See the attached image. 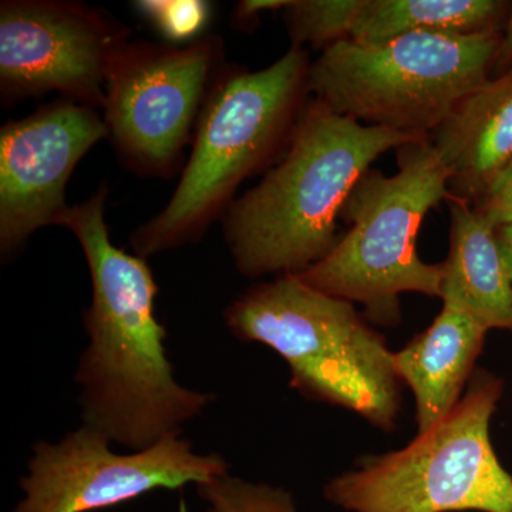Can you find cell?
Listing matches in <instances>:
<instances>
[{"instance_id": "5", "label": "cell", "mask_w": 512, "mask_h": 512, "mask_svg": "<svg viewBox=\"0 0 512 512\" xmlns=\"http://www.w3.org/2000/svg\"><path fill=\"white\" fill-rule=\"evenodd\" d=\"M399 170H369L350 192L342 218L350 229L322 261L298 274L305 284L360 303L366 319L393 328L400 295L440 298L443 266L421 261L417 237L431 208L450 200V178L430 138L397 148Z\"/></svg>"}, {"instance_id": "22", "label": "cell", "mask_w": 512, "mask_h": 512, "mask_svg": "<svg viewBox=\"0 0 512 512\" xmlns=\"http://www.w3.org/2000/svg\"><path fill=\"white\" fill-rule=\"evenodd\" d=\"M498 242L503 251L504 261L507 264L512 281V224L497 229Z\"/></svg>"}, {"instance_id": "17", "label": "cell", "mask_w": 512, "mask_h": 512, "mask_svg": "<svg viewBox=\"0 0 512 512\" xmlns=\"http://www.w3.org/2000/svg\"><path fill=\"white\" fill-rule=\"evenodd\" d=\"M197 493L210 512H299L285 488L221 476L197 485Z\"/></svg>"}, {"instance_id": "16", "label": "cell", "mask_w": 512, "mask_h": 512, "mask_svg": "<svg viewBox=\"0 0 512 512\" xmlns=\"http://www.w3.org/2000/svg\"><path fill=\"white\" fill-rule=\"evenodd\" d=\"M365 0H292L285 19L293 47H326L349 39Z\"/></svg>"}, {"instance_id": "12", "label": "cell", "mask_w": 512, "mask_h": 512, "mask_svg": "<svg viewBox=\"0 0 512 512\" xmlns=\"http://www.w3.org/2000/svg\"><path fill=\"white\" fill-rule=\"evenodd\" d=\"M487 332L467 312L443 303L429 328L393 353L397 376L413 392L417 434L436 426L460 402Z\"/></svg>"}, {"instance_id": "2", "label": "cell", "mask_w": 512, "mask_h": 512, "mask_svg": "<svg viewBox=\"0 0 512 512\" xmlns=\"http://www.w3.org/2000/svg\"><path fill=\"white\" fill-rule=\"evenodd\" d=\"M424 140L306 104L288 147L261 183L232 202L224 232L234 264L249 278L298 275L336 242V221L376 158Z\"/></svg>"}, {"instance_id": "13", "label": "cell", "mask_w": 512, "mask_h": 512, "mask_svg": "<svg viewBox=\"0 0 512 512\" xmlns=\"http://www.w3.org/2000/svg\"><path fill=\"white\" fill-rule=\"evenodd\" d=\"M450 171V191L480 200L512 158V67L461 101L430 137Z\"/></svg>"}, {"instance_id": "8", "label": "cell", "mask_w": 512, "mask_h": 512, "mask_svg": "<svg viewBox=\"0 0 512 512\" xmlns=\"http://www.w3.org/2000/svg\"><path fill=\"white\" fill-rule=\"evenodd\" d=\"M224 70L220 36L185 46L130 40L111 66L103 107L121 161L138 174L171 177Z\"/></svg>"}, {"instance_id": "20", "label": "cell", "mask_w": 512, "mask_h": 512, "mask_svg": "<svg viewBox=\"0 0 512 512\" xmlns=\"http://www.w3.org/2000/svg\"><path fill=\"white\" fill-rule=\"evenodd\" d=\"M288 5L289 0H244L235 8L232 19H234L235 25L245 29L248 23L261 13L285 9Z\"/></svg>"}, {"instance_id": "11", "label": "cell", "mask_w": 512, "mask_h": 512, "mask_svg": "<svg viewBox=\"0 0 512 512\" xmlns=\"http://www.w3.org/2000/svg\"><path fill=\"white\" fill-rule=\"evenodd\" d=\"M109 136L96 109L56 100L0 130V249L16 254L37 229L59 225L67 181Z\"/></svg>"}, {"instance_id": "15", "label": "cell", "mask_w": 512, "mask_h": 512, "mask_svg": "<svg viewBox=\"0 0 512 512\" xmlns=\"http://www.w3.org/2000/svg\"><path fill=\"white\" fill-rule=\"evenodd\" d=\"M495 0H365L350 33L356 43H380L407 33L473 35L495 29Z\"/></svg>"}, {"instance_id": "9", "label": "cell", "mask_w": 512, "mask_h": 512, "mask_svg": "<svg viewBox=\"0 0 512 512\" xmlns=\"http://www.w3.org/2000/svg\"><path fill=\"white\" fill-rule=\"evenodd\" d=\"M110 444L86 426L57 443L37 441L20 480L23 498L13 512L106 510L151 491L197 487L229 470L224 458L195 453L181 436L126 454L114 453Z\"/></svg>"}, {"instance_id": "7", "label": "cell", "mask_w": 512, "mask_h": 512, "mask_svg": "<svg viewBox=\"0 0 512 512\" xmlns=\"http://www.w3.org/2000/svg\"><path fill=\"white\" fill-rule=\"evenodd\" d=\"M503 389L497 376L476 370L436 426L402 450L362 458L323 497L348 512H512V476L490 437Z\"/></svg>"}, {"instance_id": "1", "label": "cell", "mask_w": 512, "mask_h": 512, "mask_svg": "<svg viewBox=\"0 0 512 512\" xmlns=\"http://www.w3.org/2000/svg\"><path fill=\"white\" fill-rule=\"evenodd\" d=\"M109 188L70 205L60 225L73 232L92 276V305L84 312L89 345L77 365L82 426L111 443L146 450L181 436L211 403L208 393L175 379L167 330L157 318L158 286L146 259L111 242L104 210Z\"/></svg>"}, {"instance_id": "3", "label": "cell", "mask_w": 512, "mask_h": 512, "mask_svg": "<svg viewBox=\"0 0 512 512\" xmlns=\"http://www.w3.org/2000/svg\"><path fill=\"white\" fill-rule=\"evenodd\" d=\"M309 69L308 53L293 46L258 72L225 67L201 111L174 194L131 234L134 254L147 259L200 241L231 207L239 185L284 154L306 106Z\"/></svg>"}, {"instance_id": "10", "label": "cell", "mask_w": 512, "mask_h": 512, "mask_svg": "<svg viewBox=\"0 0 512 512\" xmlns=\"http://www.w3.org/2000/svg\"><path fill=\"white\" fill-rule=\"evenodd\" d=\"M106 10L66 0H5L0 5L3 104L57 93L103 110L114 60L130 42Z\"/></svg>"}, {"instance_id": "6", "label": "cell", "mask_w": 512, "mask_h": 512, "mask_svg": "<svg viewBox=\"0 0 512 512\" xmlns=\"http://www.w3.org/2000/svg\"><path fill=\"white\" fill-rule=\"evenodd\" d=\"M500 37L493 29L407 33L369 45L340 40L311 63L309 94L367 126L430 138L487 82Z\"/></svg>"}, {"instance_id": "4", "label": "cell", "mask_w": 512, "mask_h": 512, "mask_svg": "<svg viewBox=\"0 0 512 512\" xmlns=\"http://www.w3.org/2000/svg\"><path fill=\"white\" fill-rule=\"evenodd\" d=\"M224 319L235 338L275 350L302 396L396 430L402 380L394 352L355 303L282 275L242 293Z\"/></svg>"}, {"instance_id": "18", "label": "cell", "mask_w": 512, "mask_h": 512, "mask_svg": "<svg viewBox=\"0 0 512 512\" xmlns=\"http://www.w3.org/2000/svg\"><path fill=\"white\" fill-rule=\"evenodd\" d=\"M134 8L171 45L200 39L211 18V5L204 0H144Z\"/></svg>"}, {"instance_id": "14", "label": "cell", "mask_w": 512, "mask_h": 512, "mask_svg": "<svg viewBox=\"0 0 512 512\" xmlns=\"http://www.w3.org/2000/svg\"><path fill=\"white\" fill-rule=\"evenodd\" d=\"M450 248L443 266L440 299L490 329L512 330V281L497 228L451 195Z\"/></svg>"}, {"instance_id": "21", "label": "cell", "mask_w": 512, "mask_h": 512, "mask_svg": "<svg viewBox=\"0 0 512 512\" xmlns=\"http://www.w3.org/2000/svg\"><path fill=\"white\" fill-rule=\"evenodd\" d=\"M493 67L498 72H508L512 67V6L507 28L504 35L500 37V43L495 52Z\"/></svg>"}, {"instance_id": "19", "label": "cell", "mask_w": 512, "mask_h": 512, "mask_svg": "<svg viewBox=\"0 0 512 512\" xmlns=\"http://www.w3.org/2000/svg\"><path fill=\"white\" fill-rule=\"evenodd\" d=\"M476 208L497 229L512 224V158L477 201Z\"/></svg>"}]
</instances>
